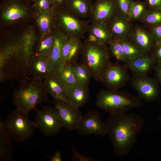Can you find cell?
<instances>
[{
	"label": "cell",
	"mask_w": 161,
	"mask_h": 161,
	"mask_svg": "<svg viewBox=\"0 0 161 161\" xmlns=\"http://www.w3.org/2000/svg\"><path fill=\"white\" fill-rule=\"evenodd\" d=\"M40 35L35 22L0 29L1 82L16 79L21 82L27 80L29 62Z\"/></svg>",
	"instance_id": "cell-1"
},
{
	"label": "cell",
	"mask_w": 161,
	"mask_h": 161,
	"mask_svg": "<svg viewBox=\"0 0 161 161\" xmlns=\"http://www.w3.org/2000/svg\"><path fill=\"white\" fill-rule=\"evenodd\" d=\"M145 123L142 116L134 113L109 115L106 123L107 134L116 156H123L129 153Z\"/></svg>",
	"instance_id": "cell-2"
},
{
	"label": "cell",
	"mask_w": 161,
	"mask_h": 161,
	"mask_svg": "<svg viewBox=\"0 0 161 161\" xmlns=\"http://www.w3.org/2000/svg\"><path fill=\"white\" fill-rule=\"evenodd\" d=\"M0 29L23 26L34 23L35 13L30 0H1Z\"/></svg>",
	"instance_id": "cell-3"
},
{
	"label": "cell",
	"mask_w": 161,
	"mask_h": 161,
	"mask_svg": "<svg viewBox=\"0 0 161 161\" xmlns=\"http://www.w3.org/2000/svg\"><path fill=\"white\" fill-rule=\"evenodd\" d=\"M47 94L42 80H26L15 90L13 102L16 109L28 114L37 105L48 100Z\"/></svg>",
	"instance_id": "cell-4"
},
{
	"label": "cell",
	"mask_w": 161,
	"mask_h": 161,
	"mask_svg": "<svg viewBox=\"0 0 161 161\" xmlns=\"http://www.w3.org/2000/svg\"><path fill=\"white\" fill-rule=\"evenodd\" d=\"M141 100L126 92L102 89L97 95L96 104L110 114L122 113L140 107Z\"/></svg>",
	"instance_id": "cell-5"
},
{
	"label": "cell",
	"mask_w": 161,
	"mask_h": 161,
	"mask_svg": "<svg viewBox=\"0 0 161 161\" xmlns=\"http://www.w3.org/2000/svg\"><path fill=\"white\" fill-rule=\"evenodd\" d=\"M110 54L107 45L91 42L87 38L83 43L81 53L82 63L96 81H100L103 73L110 63Z\"/></svg>",
	"instance_id": "cell-6"
},
{
	"label": "cell",
	"mask_w": 161,
	"mask_h": 161,
	"mask_svg": "<svg viewBox=\"0 0 161 161\" xmlns=\"http://www.w3.org/2000/svg\"><path fill=\"white\" fill-rule=\"evenodd\" d=\"M51 8L53 11L56 30L67 38L81 39L83 37L87 32L89 21L80 18L65 6Z\"/></svg>",
	"instance_id": "cell-7"
},
{
	"label": "cell",
	"mask_w": 161,
	"mask_h": 161,
	"mask_svg": "<svg viewBox=\"0 0 161 161\" xmlns=\"http://www.w3.org/2000/svg\"><path fill=\"white\" fill-rule=\"evenodd\" d=\"M28 114L16 109L4 121L5 126L13 141H24L34 133L36 128L35 125Z\"/></svg>",
	"instance_id": "cell-8"
},
{
	"label": "cell",
	"mask_w": 161,
	"mask_h": 161,
	"mask_svg": "<svg viewBox=\"0 0 161 161\" xmlns=\"http://www.w3.org/2000/svg\"><path fill=\"white\" fill-rule=\"evenodd\" d=\"M33 120L36 128L44 135L51 136L58 133L63 127L58 112L55 106H46L35 108Z\"/></svg>",
	"instance_id": "cell-9"
},
{
	"label": "cell",
	"mask_w": 161,
	"mask_h": 161,
	"mask_svg": "<svg viewBox=\"0 0 161 161\" xmlns=\"http://www.w3.org/2000/svg\"><path fill=\"white\" fill-rule=\"evenodd\" d=\"M125 65L110 63L106 68L100 81L108 89L117 90L125 86L130 79Z\"/></svg>",
	"instance_id": "cell-10"
},
{
	"label": "cell",
	"mask_w": 161,
	"mask_h": 161,
	"mask_svg": "<svg viewBox=\"0 0 161 161\" xmlns=\"http://www.w3.org/2000/svg\"><path fill=\"white\" fill-rule=\"evenodd\" d=\"M54 100L55 106L59 115L63 127L69 131H78L83 117L79 109L73 107L64 101Z\"/></svg>",
	"instance_id": "cell-11"
},
{
	"label": "cell",
	"mask_w": 161,
	"mask_h": 161,
	"mask_svg": "<svg viewBox=\"0 0 161 161\" xmlns=\"http://www.w3.org/2000/svg\"><path fill=\"white\" fill-rule=\"evenodd\" d=\"M131 83L141 99L148 102L153 101L159 97L160 89L157 81L155 79L147 75H134L131 80Z\"/></svg>",
	"instance_id": "cell-12"
},
{
	"label": "cell",
	"mask_w": 161,
	"mask_h": 161,
	"mask_svg": "<svg viewBox=\"0 0 161 161\" xmlns=\"http://www.w3.org/2000/svg\"><path fill=\"white\" fill-rule=\"evenodd\" d=\"M77 131L83 135L94 134L102 137L107 134L106 123L102 120L99 112L95 110L83 116Z\"/></svg>",
	"instance_id": "cell-13"
},
{
	"label": "cell",
	"mask_w": 161,
	"mask_h": 161,
	"mask_svg": "<svg viewBox=\"0 0 161 161\" xmlns=\"http://www.w3.org/2000/svg\"><path fill=\"white\" fill-rule=\"evenodd\" d=\"M117 13L115 0H96L93 2L90 21L108 23Z\"/></svg>",
	"instance_id": "cell-14"
},
{
	"label": "cell",
	"mask_w": 161,
	"mask_h": 161,
	"mask_svg": "<svg viewBox=\"0 0 161 161\" xmlns=\"http://www.w3.org/2000/svg\"><path fill=\"white\" fill-rule=\"evenodd\" d=\"M44 83L47 94L54 100L68 103L69 86L62 79L59 72L53 71L44 79Z\"/></svg>",
	"instance_id": "cell-15"
},
{
	"label": "cell",
	"mask_w": 161,
	"mask_h": 161,
	"mask_svg": "<svg viewBox=\"0 0 161 161\" xmlns=\"http://www.w3.org/2000/svg\"><path fill=\"white\" fill-rule=\"evenodd\" d=\"M28 71L32 78L41 80L45 79L54 71L49 56L34 54L29 62Z\"/></svg>",
	"instance_id": "cell-16"
},
{
	"label": "cell",
	"mask_w": 161,
	"mask_h": 161,
	"mask_svg": "<svg viewBox=\"0 0 161 161\" xmlns=\"http://www.w3.org/2000/svg\"><path fill=\"white\" fill-rule=\"evenodd\" d=\"M129 39L144 54L151 53L155 45L150 32L143 25L137 24L134 26Z\"/></svg>",
	"instance_id": "cell-17"
},
{
	"label": "cell",
	"mask_w": 161,
	"mask_h": 161,
	"mask_svg": "<svg viewBox=\"0 0 161 161\" xmlns=\"http://www.w3.org/2000/svg\"><path fill=\"white\" fill-rule=\"evenodd\" d=\"M108 24L113 39L119 40L129 39L134 27L131 21L118 13Z\"/></svg>",
	"instance_id": "cell-18"
},
{
	"label": "cell",
	"mask_w": 161,
	"mask_h": 161,
	"mask_svg": "<svg viewBox=\"0 0 161 161\" xmlns=\"http://www.w3.org/2000/svg\"><path fill=\"white\" fill-rule=\"evenodd\" d=\"M155 62L151 53L144 54L134 58L128 59L125 65L134 75L142 76L147 75Z\"/></svg>",
	"instance_id": "cell-19"
},
{
	"label": "cell",
	"mask_w": 161,
	"mask_h": 161,
	"mask_svg": "<svg viewBox=\"0 0 161 161\" xmlns=\"http://www.w3.org/2000/svg\"><path fill=\"white\" fill-rule=\"evenodd\" d=\"M87 32L88 40L105 45L108 44L113 37L107 23L91 22L89 24Z\"/></svg>",
	"instance_id": "cell-20"
},
{
	"label": "cell",
	"mask_w": 161,
	"mask_h": 161,
	"mask_svg": "<svg viewBox=\"0 0 161 161\" xmlns=\"http://www.w3.org/2000/svg\"><path fill=\"white\" fill-rule=\"evenodd\" d=\"M83 45V43L80 39L66 38L62 50L61 69L66 65L72 64L76 62L79 55L81 54Z\"/></svg>",
	"instance_id": "cell-21"
},
{
	"label": "cell",
	"mask_w": 161,
	"mask_h": 161,
	"mask_svg": "<svg viewBox=\"0 0 161 161\" xmlns=\"http://www.w3.org/2000/svg\"><path fill=\"white\" fill-rule=\"evenodd\" d=\"M89 98L88 85L77 83L69 87L67 101L73 107L80 109L86 104Z\"/></svg>",
	"instance_id": "cell-22"
},
{
	"label": "cell",
	"mask_w": 161,
	"mask_h": 161,
	"mask_svg": "<svg viewBox=\"0 0 161 161\" xmlns=\"http://www.w3.org/2000/svg\"><path fill=\"white\" fill-rule=\"evenodd\" d=\"M34 21L40 35L56 30L54 13L51 7L35 13Z\"/></svg>",
	"instance_id": "cell-23"
},
{
	"label": "cell",
	"mask_w": 161,
	"mask_h": 161,
	"mask_svg": "<svg viewBox=\"0 0 161 161\" xmlns=\"http://www.w3.org/2000/svg\"><path fill=\"white\" fill-rule=\"evenodd\" d=\"M13 141L4 125V121H0V160L10 161L12 160Z\"/></svg>",
	"instance_id": "cell-24"
},
{
	"label": "cell",
	"mask_w": 161,
	"mask_h": 161,
	"mask_svg": "<svg viewBox=\"0 0 161 161\" xmlns=\"http://www.w3.org/2000/svg\"><path fill=\"white\" fill-rule=\"evenodd\" d=\"M92 0H66L65 7L80 18L90 17L93 6Z\"/></svg>",
	"instance_id": "cell-25"
},
{
	"label": "cell",
	"mask_w": 161,
	"mask_h": 161,
	"mask_svg": "<svg viewBox=\"0 0 161 161\" xmlns=\"http://www.w3.org/2000/svg\"><path fill=\"white\" fill-rule=\"evenodd\" d=\"M66 38L56 30L54 44L49 56L54 72H59L62 68V50L64 42Z\"/></svg>",
	"instance_id": "cell-26"
},
{
	"label": "cell",
	"mask_w": 161,
	"mask_h": 161,
	"mask_svg": "<svg viewBox=\"0 0 161 161\" xmlns=\"http://www.w3.org/2000/svg\"><path fill=\"white\" fill-rule=\"evenodd\" d=\"M56 30L40 35L35 47L34 54L49 56L54 44Z\"/></svg>",
	"instance_id": "cell-27"
},
{
	"label": "cell",
	"mask_w": 161,
	"mask_h": 161,
	"mask_svg": "<svg viewBox=\"0 0 161 161\" xmlns=\"http://www.w3.org/2000/svg\"><path fill=\"white\" fill-rule=\"evenodd\" d=\"M148 9L145 2L140 0L134 1L129 11L128 19L131 21H141Z\"/></svg>",
	"instance_id": "cell-28"
},
{
	"label": "cell",
	"mask_w": 161,
	"mask_h": 161,
	"mask_svg": "<svg viewBox=\"0 0 161 161\" xmlns=\"http://www.w3.org/2000/svg\"><path fill=\"white\" fill-rule=\"evenodd\" d=\"M140 22L147 28L161 25V9H148Z\"/></svg>",
	"instance_id": "cell-29"
},
{
	"label": "cell",
	"mask_w": 161,
	"mask_h": 161,
	"mask_svg": "<svg viewBox=\"0 0 161 161\" xmlns=\"http://www.w3.org/2000/svg\"><path fill=\"white\" fill-rule=\"evenodd\" d=\"M72 67L78 83L88 85L92 77L85 65L76 62L72 64Z\"/></svg>",
	"instance_id": "cell-30"
},
{
	"label": "cell",
	"mask_w": 161,
	"mask_h": 161,
	"mask_svg": "<svg viewBox=\"0 0 161 161\" xmlns=\"http://www.w3.org/2000/svg\"><path fill=\"white\" fill-rule=\"evenodd\" d=\"M110 53L117 61L125 63L127 60L121 40L112 39L108 44Z\"/></svg>",
	"instance_id": "cell-31"
},
{
	"label": "cell",
	"mask_w": 161,
	"mask_h": 161,
	"mask_svg": "<svg viewBox=\"0 0 161 161\" xmlns=\"http://www.w3.org/2000/svg\"><path fill=\"white\" fill-rule=\"evenodd\" d=\"M121 42L127 59L136 58L144 54L129 39L121 40Z\"/></svg>",
	"instance_id": "cell-32"
},
{
	"label": "cell",
	"mask_w": 161,
	"mask_h": 161,
	"mask_svg": "<svg viewBox=\"0 0 161 161\" xmlns=\"http://www.w3.org/2000/svg\"><path fill=\"white\" fill-rule=\"evenodd\" d=\"M59 73L62 79L69 87L78 83L72 68V64L64 66Z\"/></svg>",
	"instance_id": "cell-33"
},
{
	"label": "cell",
	"mask_w": 161,
	"mask_h": 161,
	"mask_svg": "<svg viewBox=\"0 0 161 161\" xmlns=\"http://www.w3.org/2000/svg\"><path fill=\"white\" fill-rule=\"evenodd\" d=\"M118 13L125 18L128 19V16L133 0H115Z\"/></svg>",
	"instance_id": "cell-34"
},
{
	"label": "cell",
	"mask_w": 161,
	"mask_h": 161,
	"mask_svg": "<svg viewBox=\"0 0 161 161\" xmlns=\"http://www.w3.org/2000/svg\"><path fill=\"white\" fill-rule=\"evenodd\" d=\"M33 2L32 7L35 13H38L51 8L50 0H35Z\"/></svg>",
	"instance_id": "cell-35"
},
{
	"label": "cell",
	"mask_w": 161,
	"mask_h": 161,
	"mask_svg": "<svg viewBox=\"0 0 161 161\" xmlns=\"http://www.w3.org/2000/svg\"><path fill=\"white\" fill-rule=\"evenodd\" d=\"M72 160L74 161H96L94 158L86 156L79 152L75 147H72Z\"/></svg>",
	"instance_id": "cell-36"
},
{
	"label": "cell",
	"mask_w": 161,
	"mask_h": 161,
	"mask_svg": "<svg viewBox=\"0 0 161 161\" xmlns=\"http://www.w3.org/2000/svg\"><path fill=\"white\" fill-rule=\"evenodd\" d=\"M152 36L155 44L161 43V25L147 28Z\"/></svg>",
	"instance_id": "cell-37"
},
{
	"label": "cell",
	"mask_w": 161,
	"mask_h": 161,
	"mask_svg": "<svg viewBox=\"0 0 161 161\" xmlns=\"http://www.w3.org/2000/svg\"><path fill=\"white\" fill-rule=\"evenodd\" d=\"M151 53L155 62L161 64V43L155 44Z\"/></svg>",
	"instance_id": "cell-38"
},
{
	"label": "cell",
	"mask_w": 161,
	"mask_h": 161,
	"mask_svg": "<svg viewBox=\"0 0 161 161\" xmlns=\"http://www.w3.org/2000/svg\"><path fill=\"white\" fill-rule=\"evenodd\" d=\"M148 9H161V0H145Z\"/></svg>",
	"instance_id": "cell-39"
},
{
	"label": "cell",
	"mask_w": 161,
	"mask_h": 161,
	"mask_svg": "<svg viewBox=\"0 0 161 161\" xmlns=\"http://www.w3.org/2000/svg\"><path fill=\"white\" fill-rule=\"evenodd\" d=\"M47 157L51 161H61L62 158L61 151L58 150L51 156H48Z\"/></svg>",
	"instance_id": "cell-40"
},
{
	"label": "cell",
	"mask_w": 161,
	"mask_h": 161,
	"mask_svg": "<svg viewBox=\"0 0 161 161\" xmlns=\"http://www.w3.org/2000/svg\"><path fill=\"white\" fill-rule=\"evenodd\" d=\"M52 8L65 6L66 0H50Z\"/></svg>",
	"instance_id": "cell-41"
},
{
	"label": "cell",
	"mask_w": 161,
	"mask_h": 161,
	"mask_svg": "<svg viewBox=\"0 0 161 161\" xmlns=\"http://www.w3.org/2000/svg\"><path fill=\"white\" fill-rule=\"evenodd\" d=\"M154 71L157 80L161 85V64L157 63L154 67Z\"/></svg>",
	"instance_id": "cell-42"
},
{
	"label": "cell",
	"mask_w": 161,
	"mask_h": 161,
	"mask_svg": "<svg viewBox=\"0 0 161 161\" xmlns=\"http://www.w3.org/2000/svg\"><path fill=\"white\" fill-rule=\"evenodd\" d=\"M158 120L161 123V117H160L158 118Z\"/></svg>",
	"instance_id": "cell-43"
},
{
	"label": "cell",
	"mask_w": 161,
	"mask_h": 161,
	"mask_svg": "<svg viewBox=\"0 0 161 161\" xmlns=\"http://www.w3.org/2000/svg\"><path fill=\"white\" fill-rule=\"evenodd\" d=\"M30 0L31 1H33V2L34 1H35V0Z\"/></svg>",
	"instance_id": "cell-44"
},
{
	"label": "cell",
	"mask_w": 161,
	"mask_h": 161,
	"mask_svg": "<svg viewBox=\"0 0 161 161\" xmlns=\"http://www.w3.org/2000/svg\"><path fill=\"white\" fill-rule=\"evenodd\" d=\"M94 0L95 1V0Z\"/></svg>",
	"instance_id": "cell-45"
}]
</instances>
